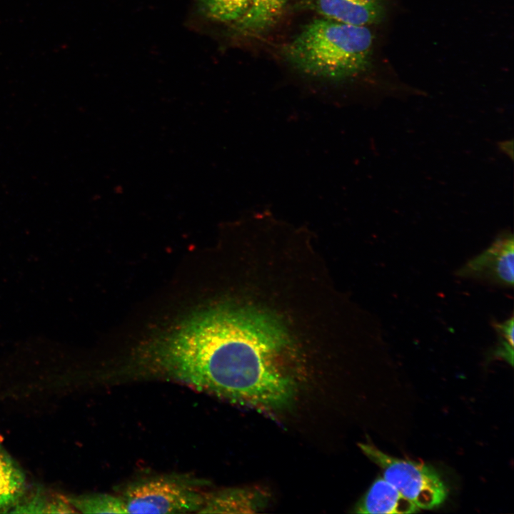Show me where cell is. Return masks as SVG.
Returning <instances> with one entry per match:
<instances>
[{"label":"cell","instance_id":"6da1fadb","mask_svg":"<svg viewBox=\"0 0 514 514\" xmlns=\"http://www.w3.org/2000/svg\"><path fill=\"white\" fill-rule=\"evenodd\" d=\"M290 341L273 318L221 306L193 314L140 349L141 371L234 403L273 411L288 405L296 384Z\"/></svg>","mask_w":514,"mask_h":514},{"label":"cell","instance_id":"7a4b0ae2","mask_svg":"<svg viewBox=\"0 0 514 514\" xmlns=\"http://www.w3.org/2000/svg\"><path fill=\"white\" fill-rule=\"evenodd\" d=\"M374 36L369 26L319 18L306 24L282 49L300 74L329 82H343L366 71L372 63Z\"/></svg>","mask_w":514,"mask_h":514},{"label":"cell","instance_id":"3957f363","mask_svg":"<svg viewBox=\"0 0 514 514\" xmlns=\"http://www.w3.org/2000/svg\"><path fill=\"white\" fill-rule=\"evenodd\" d=\"M206 494L191 480L164 475L136 481L121 496L127 513H199Z\"/></svg>","mask_w":514,"mask_h":514},{"label":"cell","instance_id":"277c9868","mask_svg":"<svg viewBox=\"0 0 514 514\" xmlns=\"http://www.w3.org/2000/svg\"><path fill=\"white\" fill-rule=\"evenodd\" d=\"M363 453L381 470L383 478L418 508L432 509L443 503L446 487L430 465L392 457L368 443H360Z\"/></svg>","mask_w":514,"mask_h":514},{"label":"cell","instance_id":"5b68a950","mask_svg":"<svg viewBox=\"0 0 514 514\" xmlns=\"http://www.w3.org/2000/svg\"><path fill=\"white\" fill-rule=\"evenodd\" d=\"M456 275L512 287L514 281L513 235L505 233L499 236L488 248L465 263Z\"/></svg>","mask_w":514,"mask_h":514},{"label":"cell","instance_id":"8992f818","mask_svg":"<svg viewBox=\"0 0 514 514\" xmlns=\"http://www.w3.org/2000/svg\"><path fill=\"white\" fill-rule=\"evenodd\" d=\"M294 7L336 21L370 26L385 19L387 0H299Z\"/></svg>","mask_w":514,"mask_h":514},{"label":"cell","instance_id":"52a82bcc","mask_svg":"<svg viewBox=\"0 0 514 514\" xmlns=\"http://www.w3.org/2000/svg\"><path fill=\"white\" fill-rule=\"evenodd\" d=\"M418 508L384 478L378 477L355 507V513L371 514L413 513Z\"/></svg>","mask_w":514,"mask_h":514},{"label":"cell","instance_id":"ba28073f","mask_svg":"<svg viewBox=\"0 0 514 514\" xmlns=\"http://www.w3.org/2000/svg\"><path fill=\"white\" fill-rule=\"evenodd\" d=\"M263 495L246 488H228L206 494L199 513H253L263 507Z\"/></svg>","mask_w":514,"mask_h":514},{"label":"cell","instance_id":"9c48e42d","mask_svg":"<svg viewBox=\"0 0 514 514\" xmlns=\"http://www.w3.org/2000/svg\"><path fill=\"white\" fill-rule=\"evenodd\" d=\"M288 0H249L243 16L234 28L244 35H257L272 27L281 16Z\"/></svg>","mask_w":514,"mask_h":514},{"label":"cell","instance_id":"30bf717a","mask_svg":"<svg viewBox=\"0 0 514 514\" xmlns=\"http://www.w3.org/2000/svg\"><path fill=\"white\" fill-rule=\"evenodd\" d=\"M25 475L0 443V512L10 509L24 495Z\"/></svg>","mask_w":514,"mask_h":514},{"label":"cell","instance_id":"8fae6325","mask_svg":"<svg viewBox=\"0 0 514 514\" xmlns=\"http://www.w3.org/2000/svg\"><path fill=\"white\" fill-rule=\"evenodd\" d=\"M18 513H71L76 512L66 497L36 490L29 496H22L10 508Z\"/></svg>","mask_w":514,"mask_h":514},{"label":"cell","instance_id":"7c38bea8","mask_svg":"<svg viewBox=\"0 0 514 514\" xmlns=\"http://www.w3.org/2000/svg\"><path fill=\"white\" fill-rule=\"evenodd\" d=\"M77 512L83 513H127L121 497L105 493H91L66 497Z\"/></svg>","mask_w":514,"mask_h":514},{"label":"cell","instance_id":"4fadbf2b","mask_svg":"<svg viewBox=\"0 0 514 514\" xmlns=\"http://www.w3.org/2000/svg\"><path fill=\"white\" fill-rule=\"evenodd\" d=\"M199 11L219 22H233L246 11L249 0H196Z\"/></svg>","mask_w":514,"mask_h":514},{"label":"cell","instance_id":"5bb4252c","mask_svg":"<svg viewBox=\"0 0 514 514\" xmlns=\"http://www.w3.org/2000/svg\"><path fill=\"white\" fill-rule=\"evenodd\" d=\"M494 326L499 336V344L494 355L505 360L512 366L514 343L513 316L503 323H495Z\"/></svg>","mask_w":514,"mask_h":514}]
</instances>
